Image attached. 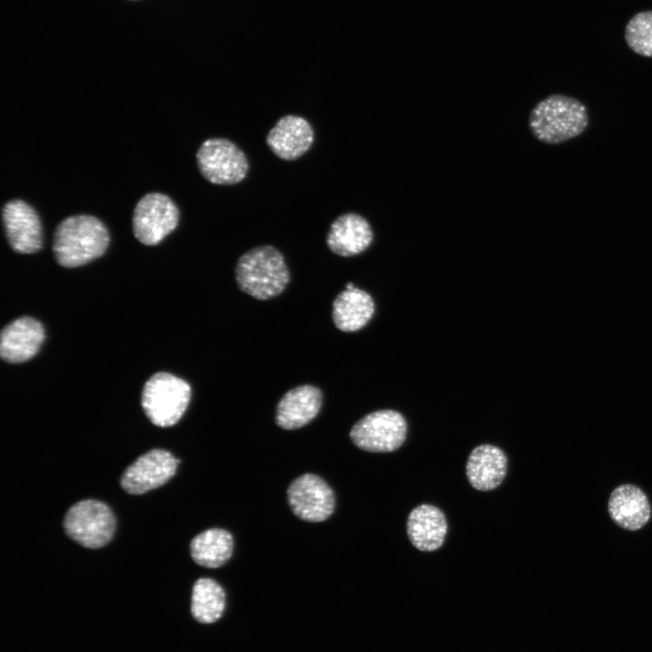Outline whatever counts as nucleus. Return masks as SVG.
Masks as SVG:
<instances>
[{"label": "nucleus", "mask_w": 652, "mask_h": 652, "mask_svg": "<svg viewBox=\"0 0 652 652\" xmlns=\"http://www.w3.org/2000/svg\"><path fill=\"white\" fill-rule=\"evenodd\" d=\"M197 162L200 173L207 181L222 186L241 182L249 169L244 152L225 138L206 139L197 152Z\"/></svg>", "instance_id": "6"}, {"label": "nucleus", "mask_w": 652, "mask_h": 652, "mask_svg": "<svg viewBox=\"0 0 652 652\" xmlns=\"http://www.w3.org/2000/svg\"><path fill=\"white\" fill-rule=\"evenodd\" d=\"M589 125L586 106L579 100L551 94L539 101L529 116V128L541 142L556 145L574 139Z\"/></svg>", "instance_id": "1"}, {"label": "nucleus", "mask_w": 652, "mask_h": 652, "mask_svg": "<svg viewBox=\"0 0 652 652\" xmlns=\"http://www.w3.org/2000/svg\"><path fill=\"white\" fill-rule=\"evenodd\" d=\"M190 397L191 388L186 380L170 373L158 372L145 383L141 405L151 423L166 427L182 417Z\"/></svg>", "instance_id": "4"}, {"label": "nucleus", "mask_w": 652, "mask_h": 652, "mask_svg": "<svg viewBox=\"0 0 652 652\" xmlns=\"http://www.w3.org/2000/svg\"><path fill=\"white\" fill-rule=\"evenodd\" d=\"M407 430L406 419L399 412L382 409L369 413L355 423L350 437L361 450L388 453L403 445Z\"/></svg>", "instance_id": "7"}, {"label": "nucleus", "mask_w": 652, "mask_h": 652, "mask_svg": "<svg viewBox=\"0 0 652 652\" xmlns=\"http://www.w3.org/2000/svg\"><path fill=\"white\" fill-rule=\"evenodd\" d=\"M447 522L444 513L430 504L414 508L407 520V533L412 545L421 551H434L444 543Z\"/></svg>", "instance_id": "18"}, {"label": "nucleus", "mask_w": 652, "mask_h": 652, "mask_svg": "<svg viewBox=\"0 0 652 652\" xmlns=\"http://www.w3.org/2000/svg\"><path fill=\"white\" fill-rule=\"evenodd\" d=\"M44 329L32 317H20L1 331V358L9 363H21L32 359L43 342Z\"/></svg>", "instance_id": "13"}, {"label": "nucleus", "mask_w": 652, "mask_h": 652, "mask_svg": "<svg viewBox=\"0 0 652 652\" xmlns=\"http://www.w3.org/2000/svg\"><path fill=\"white\" fill-rule=\"evenodd\" d=\"M234 540L231 533L224 529L211 528L196 535L190 542L193 561L206 568H218L231 557Z\"/></svg>", "instance_id": "20"}, {"label": "nucleus", "mask_w": 652, "mask_h": 652, "mask_svg": "<svg viewBox=\"0 0 652 652\" xmlns=\"http://www.w3.org/2000/svg\"><path fill=\"white\" fill-rule=\"evenodd\" d=\"M178 220V208L170 197L160 193H149L141 197L135 206L133 234L140 243L154 245L175 230Z\"/></svg>", "instance_id": "8"}, {"label": "nucleus", "mask_w": 652, "mask_h": 652, "mask_svg": "<svg viewBox=\"0 0 652 652\" xmlns=\"http://www.w3.org/2000/svg\"><path fill=\"white\" fill-rule=\"evenodd\" d=\"M287 499L292 513L307 522H322L334 511L333 491L313 474H304L293 480L288 487Z\"/></svg>", "instance_id": "9"}, {"label": "nucleus", "mask_w": 652, "mask_h": 652, "mask_svg": "<svg viewBox=\"0 0 652 652\" xmlns=\"http://www.w3.org/2000/svg\"><path fill=\"white\" fill-rule=\"evenodd\" d=\"M373 231L366 218L357 213H344L331 225L326 237L335 254L350 257L364 252L372 243Z\"/></svg>", "instance_id": "14"}, {"label": "nucleus", "mask_w": 652, "mask_h": 652, "mask_svg": "<svg viewBox=\"0 0 652 652\" xmlns=\"http://www.w3.org/2000/svg\"><path fill=\"white\" fill-rule=\"evenodd\" d=\"M322 403L321 391L304 384L288 390L276 407V424L287 430L300 428L310 423L319 413Z\"/></svg>", "instance_id": "16"}, {"label": "nucleus", "mask_w": 652, "mask_h": 652, "mask_svg": "<svg viewBox=\"0 0 652 652\" xmlns=\"http://www.w3.org/2000/svg\"><path fill=\"white\" fill-rule=\"evenodd\" d=\"M608 512L618 526L628 531H637L649 521L651 505L641 488L632 484H623L611 492Z\"/></svg>", "instance_id": "15"}, {"label": "nucleus", "mask_w": 652, "mask_h": 652, "mask_svg": "<svg viewBox=\"0 0 652 652\" xmlns=\"http://www.w3.org/2000/svg\"><path fill=\"white\" fill-rule=\"evenodd\" d=\"M353 287H355V286H354V284H353L352 283H348L346 284V289H351V288H353Z\"/></svg>", "instance_id": "23"}, {"label": "nucleus", "mask_w": 652, "mask_h": 652, "mask_svg": "<svg viewBox=\"0 0 652 652\" xmlns=\"http://www.w3.org/2000/svg\"><path fill=\"white\" fill-rule=\"evenodd\" d=\"M63 526L67 535L80 545L98 549L113 537L116 520L106 503L88 499L76 503L67 511Z\"/></svg>", "instance_id": "5"}, {"label": "nucleus", "mask_w": 652, "mask_h": 652, "mask_svg": "<svg viewBox=\"0 0 652 652\" xmlns=\"http://www.w3.org/2000/svg\"><path fill=\"white\" fill-rule=\"evenodd\" d=\"M314 140V131L303 117L285 115L281 117L266 136V143L272 152L284 160H295L307 152Z\"/></svg>", "instance_id": "12"}, {"label": "nucleus", "mask_w": 652, "mask_h": 652, "mask_svg": "<svg viewBox=\"0 0 652 652\" xmlns=\"http://www.w3.org/2000/svg\"><path fill=\"white\" fill-rule=\"evenodd\" d=\"M2 218L8 243L15 252L33 254L42 248V224L29 204L20 199L7 202Z\"/></svg>", "instance_id": "11"}, {"label": "nucleus", "mask_w": 652, "mask_h": 652, "mask_svg": "<svg viewBox=\"0 0 652 652\" xmlns=\"http://www.w3.org/2000/svg\"><path fill=\"white\" fill-rule=\"evenodd\" d=\"M625 41L634 53L652 57V10L639 12L628 21Z\"/></svg>", "instance_id": "22"}, {"label": "nucleus", "mask_w": 652, "mask_h": 652, "mask_svg": "<svg viewBox=\"0 0 652 652\" xmlns=\"http://www.w3.org/2000/svg\"><path fill=\"white\" fill-rule=\"evenodd\" d=\"M465 473L470 484L478 491L497 488L507 473V457L502 449L493 445H480L470 453Z\"/></svg>", "instance_id": "17"}, {"label": "nucleus", "mask_w": 652, "mask_h": 652, "mask_svg": "<svg viewBox=\"0 0 652 652\" xmlns=\"http://www.w3.org/2000/svg\"><path fill=\"white\" fill-rule=\"evenodd\" d=\"M225 594L223 588L210 578H200L193 585L190 610L200 623H214L223 615Z\"/></svg>", "instance_id": "21"}, {"label": "nucleus", "mask_w": 652, "mask_h": 652, "mask_svg": "<svg viewBox=\"0 0 652 652\" xmlns=\"http://www.w3.org/2000/svg\"><path fill=\"white\" fill-rule=\"evenodd\" d=\"M109 242V232L101 220L79 215L69 216L57 225L53 249L60 265L77 267L101 256Z\"/></svg>", "instance_id": "2"}, {"label": "nucleus", "mask_w": 652, "mask_h": 652, "mask_svg": "<svg viewBox=\"0 0 652 652\" xmlns=\"http://www.w3.org/2000/svg\"><path fill=\"white\" fill-rule=\"evenodd\" d=\"M235 281L242 292L257 300H268L283 292L290 281V272L278 249L260 245L240 256Z\"/></svg>", "instance_id": "3"}, {"label": "nucleus", "mask_w": 652, "mask_h": 652, "mask_svg": "<svg viewBox=\"0 0 652 652\" xmlns=\"http://www.w3.org/2000/svg\"><path fill=\"white\" fill-rule=\"evenodd\" d=\"M375 303L365 291L353 287L340 292L332 303V321L341 331L362 329L372 318Z\"/></svg>", "instance_id": "19"}, {"label": "nucleus", "mask_w": 652, "mask_h": 652, "mask_svg": "<svg viewBox=\"0 0 652 652\" xmlns=\"http://www.w3.org/2000/svg\"><path fill=\"white\" fill-rule=\"evenodd\" d=\"M178 460L168 451L152 449L140 455L123 473L121 487L130 494H142L166 484L176 473Z\"/></svg>", "instance_id": "10"}]
</instances>
